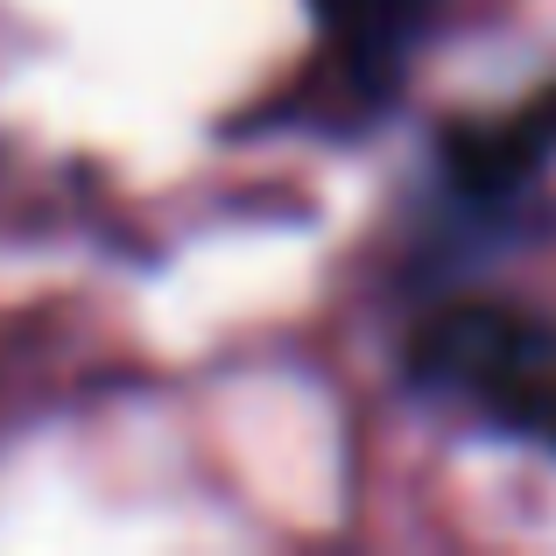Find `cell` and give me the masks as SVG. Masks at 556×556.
<instances>
[{
  "label": "cell",
  "instance_id": "obj_1",
  "mask_svg": "<svg viewBox=\"0 0 556 556\" xmlns=\"http://www.w3.org/2000/svg\"><path fill=\"white\" fill-rule=\"evenodd\" d=\"M556 155V99H535L529 113H507L486 127H458L451 135V177L472 198H507L521 190Z\"/></svg>",
  "mask_w": 556,
  "mask_h": 556
},
{
  "label": "cell",
  "instance_id": "obj_2",
  "mask_svg": "<svg viewBox=\"0 0 556 556\" xmlns=\"http://www.w3.org/2000/svg\"><path fill=\"white\" fill-rule=\"evenodd\" d=\"M311 8L345 64H359L367 85H388V71L408 56V42L437 14V0H311Z\"/></svg>",
  "mask_w": 556,
  "mask_h": 556
}]
</instances>
